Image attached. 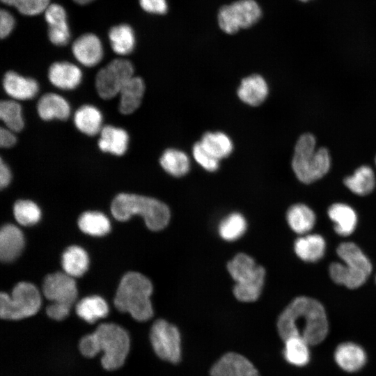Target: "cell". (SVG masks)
<instances>
[{"label": "cell", "instance_id": "6da1fadb", "mask_svg": "<svg viewBox=\"0 0 376 376\" xmlns=\"http://www.w3.org/2000/svg\"><path fill=\"white\" fill-rule=\"evenodd\" d=\"M276 328L282 340L299 337L311 346L322 343L329 331V320L322 304L315 299L295 298L280 313Z\"/></svg>", "mask_w": 376, "mask_h": 376}, {"label": "cell", "instance_id": "7a4b0ae2", "mask_svg": "<svg viewBox=\"0 0 376 376\" xmlns=\"http://www.w3.org/2000/svg\"><path fill=\"white\" fill-rule=\"evenodd\" d=\"M151 281L144 275L130 272L122 278L114 297L115 307L128 312L137 321H146L153 315L150 301Z\"/></svg>", "mask_w": 376, "mask_h": 376}, {"label": "cell", "instance_id": "3957f363", "mask_svg": "<svg viewBox=\"0 0 376 376\" xmlns=\"http://www.w3.org/2000/svg\"><path fill=\"white\" fill-rule=\"evenodd\" d=\"M113 216L119 221H126L132 215H141L147 227L159 230L167 226L171 213L164 203L144 196L120 194L113 200L111 207Z\"/></svg>", "mask_w": 376, "mask_h": 376}, {"label": "cell", "instance_id": "277c9868", "mask_svg": "<svg viewBox=\"0 0 376 376\" xmlns=\"http://www.w3.org/2000/svg\"><path fill=\"white\" fill-rule=\"evenodd\" d=\"M331 166V157L324 147L316 148V139L310 133L299 136L292 159V170L299 181L305 184L324 176Z\"/></svg>", "mask_w": 376, "mask_h": 376}, {"label": "cell", "instance_id": "5b68a950", "mask_svg": "<svg viewBox=\"0 0 376 376\" xmlns=\"http://www.w3.org/2000/svg\"><path fill=\"white\" fill-rule=\"evenodd\" d=\"M337 254L344 263H332L330 276L335 283L350 289L361 286L372 271V265L361 249L353 242H343L337 248Z\"/></svg>", "mask_w": 376, "mask_h": 376}, {"label": "cell", "instance_id": "8992f818", "mask_svg": "<svg viewBox=\"0 0 376 376\" xmlns=\"http://www.w3.org/2000/svg\"><path fill=\"white\" fill-rule=\"evenodd\" d=\"M228 271L236 282L233 294L243 302L257 300L264 284L265 270L256 265L253 258L245 253L237 254L228 262Z\"/></svg>", "mask_w": 376, "mask_h": 376}, {"label": "cell", "instance_id": "52a82bcc", "mask_svg": "<svg viewBox=\"0 0 376 376\" xmlns=\"http://www.w3.org/2000/svg\"><path fill=\"white\" fill-rule=\"evenodd\" d=\"M100 347L103 352L101 358L102 367L113 370L120 367L126 358L130 347V338L127 331L113 323H102L94 331Z\"/></svg>", "mask_w": 376, "mask_h": 376}, {"label": "cell", "instance_id": "ba28073f", "mask_svg": "<svg viewBox=\"0 0 376 376\" xmlns=\"http://www.w3.org/2000/svg\"><path fill=\"white\" fill-rule=\"evenodd\" d=\"M41 299L38 289L31 283L19 282L11 295L0 294V317L6 320H20L36 314Z\"/></svg>", "mask_w": 376, "mask_h": 376}, {"label": "cell", "instance_id": "9c48e42d", "mask_svg": "<svg viewBox=\"0 0 376 376\" xmlns=\"http://www.w3.org/2000/svg\"><path fill=\"white\" fill-rule=\"evenodd\" d=\"M261 16V10L254 0H239L222 6L218 13L220 29L228 34H233L240 29L256 24Z\"/></svg>", "mask_w": 376, "mask_h": 376}, {"label": "cell", "instance_id": "30bf717a", "mask_svg": "<svg viewBox=\"0 0 376 376\" xmlns=\"http://www.w3.org/2000/svg\"><path fill=\"white\" fill-rule=\"evenodd\" d=\"M134 76L132 63L124 58H116L101 68L95 77L99 96L110 100L119 94L123 86Z\"/></svg>", "mask_w": 376, "mask_h": 376}, {"label": "cell", "instance_id": "8fae6325", "mask_svg": "<svg viewBox=\"0 0 376 376\" xmlns=\"http://www.w3.org/2000/svg\"><path fill=\"white\" fill-rule=\"evenodd\" d=\"M151 345L162 360L177 363L181 359V336L178 327L165 320L159 319L150 332Z\"/></svg>", "mask_w": 376, "mask_h": 376}, {"label": "cell", "instance_id": "7c38bea8", "mask_svg": "<svg viewBox=\"0 0 376 376\" xmlns=\"http://www.w3.org/2000/svg\"><path fill=\"white\" fill-rule=\"evenodd\" d=\"M42 292L52 304L71 308L77 297L75 280L66 273L56 272L47 275L42 285Z\"/></svg>", "mask_w": 376, "mask_h": 376}, {"label": "cell", "instance_id": "4fadbf2b", "mask_svg": "<svg viewBox=\"0 0 376 376\" xmlns=\"http://www.w3.org/2000/svg\"><path fill=\"white\" fill-rule=\"evenodd\" d=\"M210 376H260L254 365L243 355L228 352L212 366Z\"/></svg>", "mask_w": 376, "mask_h": 376}, {"label": "cell", "instance_id": "5bb4252c", "mask_svg": "<svg viewBox=\"0 0 376 376\" xmlns=\"http://www.w3.org/2000/svg\"><path fill=\"white\" fill-rule=\"evenodd\" d=\"M334 360L342 370L354 373L363 368L368 361L365 349L352 341L339 343L334 352Z\"/></svg>", "mask_w": 376, "mask_h": 376}, {"label": "cell", "instance_id": "9a60e30c", "mask_svg": "<svg viewBox=\"0 0 376 376\" xmlns=\"http://www.w3.org/2000/svg\"><path fill=\"white\" fill-rule=\"evenodd\" d=\"M72 51L75 58L86 67L97 65L103 57V47L99 38L93 33H85L77 38Z\"/></svg>", "mask_w": 376, "mask_h": 376}, {"label": "cell", "instance_id": "2e32d148", "mask_svg": "<svg viewBox=\"0 0 376 376\" xmlns=\"http://www.w3.org/2000/svg\"><path fill=\"white\" fill-rule=\"evenodd\" d=\"M2 85L6 94L15 100H31L39 91V84L36 79L14 71H8L4 75Z\"/></svg>", "mask_w": 376, "mask_h": 376}, {"label": "cell", "instance_id": "e0dca14e", "mask_svg": "<svg viewBox=\"0 0 376 376\" xmlns=\"http://www.w3.org/2000/svg\"><path fill=\"white\" fill-rule=\"evenodd\" d=\"M47 76L51 84L55 87L62 90H72L80 84L82 72L73 63L59 61L50 65Z\"/></svg>", "mask_w": 376, "mask_h": 376}, {"label": "cell", "instance_id": "ac0fdd59", "mask_svg": "<svg viewBox=\"0 0 376 376\" xmlns=\"http://www.w3.org/2000/svg\"><path fill=\"white\" fill-rule=\"evenodd\" d=\"M238 97L245 104L256 107L267 98L269 87L265 79L259 75H252L243 79L237 89Z\"/></svg>", "mask_w": 376, "mask_h": 376}, {"label": "cell", "instance_id": "d6986e66", "mask_svg": "<svg viewBox=\"0 0 376 376\" xmlns=\"http://www.w3.org/2000/svg\"><path fill=\"white\" fill-rule=\"evenodd\" d=\"M37 112L44 120H65L70 115L68 102L58 94L47 93L40 97L37 103Z\"/></svg>", "mask_w": 376, "mask_h": 376}, {"label": "cell", "instance_id": "ffe728a7", "mask_svg": "<svg viewBox=\"0 0 376 376\" xmlns=\"http://www.w3.org/2000/svg\"><path fill=\"white\" fill-rule=\"evenodd\" d=\"M24 245L22 231L13 224L2 226L0 231V258L8 263L16 259L21 253Z\"/></svg>", "mask_w": 376, "mask_h": 376}, {"label": "cell", "instance_id": "44dd1931", "mask_svg": "<svg viewBox=\"0 0 376 376\" xmlns=\"http://www.w3.org/2000/svg\"><path fill=\"white\" fill-rule=\"evenodd\" d=\"M97 145L100 150L117 156L125 153L128 148L129 135L120 127L106 125L100 131Z\"/></svg>", "mask_w": 376, "mask_h": 376}, {"label": "cell", "instance_id": "7402d4cb", "mask_svg": "<svg viewBox=\"0 0 376 376\" xmlns=\"http://www.w3.org/2000/svg\"><path fill=\"white\" fill-rule=\"evenodd\" d=\"M145 88L144 81L141 77L133 76L127 81L119 93L118 109L122 114H130L139 107Z\"/></svg>", "mask_w": 376, "mask_h": 376}, {"label": "cell", "instance_id": "603a6c76", "mask_svg": "<svg viewBox=\"0 0 376 376\" xmlns=\"http://www.w3.org/2000/svg\"><path fill=\"white\" fill-rule=\"evenodd\" d=\"M328 216L334 222V230L341 236L351 235L357 224V215L350 205L334 203L328 210Z\"/></svg>", "mask_w": 376, "mask_h": 376}, {"label": "cell", "instance_id": "cb8c5ba5", "mask_svg": "<svg viewBox=\"0 0 376 376\" xmlns=\"http://www.w3.org/2000/svg\"><path fill=\"white\" fill-rule=\"evenodd\" d=\"M74 123L78 130L88 136H94L102 129V114L95 106L84 104L74 114Z\"/></svg>", "mask_w": 376, "mask_h": 376}, {"label": "cell", "instance_id": "d4e9b609", "mask_svg": "<svg viewBox=\"0 0 376 376\" xmlns=\"http://www.w3.org/2000/svg\"><path fill=\"white\" fill-rule=\"evenodd\" d=\"M326 243L324 238L318 234H309L297 238L294 249L297 256L306 262H316L324 254Z\"/></svg>", "mask_w": 376, "mask_h": 376}, {"label": "cell", "instance_id": "484cf974", "mask_svg": "<svg viewBox=\"0 0 376 376\" xmlns=\"http://www.w3.org/2000/svg\"><path fill=\"white\" fill-rule=\"evenodd\" d=\"M283 343V356L289 364L301 368L309 363L311 346L308 343L299 337L289 338Z\"/></svg>", "mask_w": 376, "mask_h": 376}, {"label": "cell", "instance_id": "4316f807", "mask_svg": "<svg viewBox=\"0 0 376 376\" xmlns=\"http://www.w3.org/2000/svg\"><path fill=\"white\" fill-rule=\"evenodd\" d=\"M286 219L290 228L298 234L308 233L315 223L313 211L301 203L292 205L287 212Z\"/></svg>", "mask_w": 376, "mask_h": 376}, {"label": "cell", "instance_id": "83f0119b", "mask_svg": "<svg viewBox=\"0 0 376 376\" xmlns=\"http://www.w3.org/2000/svg\"><path fill=\"white\" fill-rule=\"evenodd\" d=\"M345 185L353 193L365 196L370 193L375 186V177L373 169L367 165L357 168L353 174L344 179Z\"/></svg>", "mask_w": 376, "mask_h": 376}, {"label": "cell", "instance_id": "f1b7e54d", "mask_svg": "<svg viewBox=\"0 0 376 376\" xmlns=\"http://www.w3.org/2000/svg\"><path fill=\"white\" fill-rule=\"evenodd\" d=\"M109 39L113 52L122 56L130 54L136 42L132 28L125 24L113 26L109 32Z\"/></svg>", "mask_w": 376, "mask_h": 376}, {"label": "cell", "instance_id": "f546056e", "mask_svg": "<svg viewBox=\"0 0 376 376\" xmlns=\"http://www.w3.org/2000/svg\"><path fill=\"white\" fill-rule=\"evenodd\" d=\"M88 263L87 253L78 246L68 247L62 256V266L65 273L72 277L83 275L88 269Z\"/></svg>", "mask_w": 376, "mask_h": 376}, {"label": "cell", "instance_id": "4dcf8cb0", "mask_svg": "<svg viewBox=\"0 0 376 376\" xmlns=\"http://www.w3.org/2000/svg\"><path fill=\"white\" fill-rule=\"evenodd\" d=\"M75 311L81 319L88 323H93L98 319L107 316L109 307L104 299L93 295L81 299L77 304Z\"/></svg>", "mask_w": 376, "mask_h": 376}, {"label": "cell", "instance_id": "1f68e13d", "mask_svg": "<svg viewBox=\"0 0 376 376\" xmlns=\"http://www.w3.org/2000/svg\"><path fill=\"white\" fill-rule=\"evenodd\" d=\"M163 169L175 177L186 175L190 169V161L187 155L175 148L166 149L159 159Z\"/></svg>", "mask_w": 376, "mask_h": 376}, {"label": "cell", "instance_id": "d6a6232c", "mask_svg": "<svg viewBox=\"0 0 376 376\" xmlns=\"http://www.w3.org/2000/svg\"><path fill=\"white\" fill-rule=\"evenodd\" d=\"M202 146L219 160L228 157L233 150V141L221 132H206L200 141Z\"/></svg>", "mask_w": 376, "mask_h": 376}, {"label": "cell", "instance_id": "836d02e7", "mask_svg": "<svg viewBox=\"0 0 376 376\" xmlns=\"http://www.w3.org/2000/svg\"><path fill=\"white\" fill-rule=\"evenodd\" d=\"M79 228L91 235H104L110 230V222L108 218L99 212H86L78 221Z\"/></svg>", "mask_w": 376, "mask_h": 376}, {"label": "cell", "instance_id": "e575fe53", "mask_svg": "<svg viewBox=\"0 0 376 376\" xmlns=\"http://www.w3.org/2000/svg\"><path fill=\"white\" fill-rule=\"evenodd\" d=\"M0 118L6 128L20 132L24 125L21 105L15 100H2L0 103Z\"/></svg>", "mask_w": 376, "mask_h": 376}, {"label": "cell", "instance_id": "d590c367", "mask_svg": "<svg viewBox=\"0 0 376 376\" xmlns=\"http://www.w3.org/2000/svg\"><path fill=\"white\" fill-rule=\"evenodd\" d=\"M246 229V221L240 213L234 212L225 217L219 224V235L226 241H233L240 237Z\"/></svg>", "mask_w": 376, "mask_h": 376}, {"label": "cell", "instance_id": "8d00e7d4", "mask_svg": "<svg viewBox=\"0 0 376 376\" xmlns=\"http://www.w3.org/2000/svg\"><path fill=\"white\" fill-rule=\"evenodd\" d=\"M13 212L17 222L24 226L36 224L41 216L38 206L29 200L17 201L14 205Z\"/></svg>", "mask_w": 376, "mask_h": 376}, {"label": "cell", "instance_id": "74e56055", "mask_svg": "<svg viewBox=\"0 0 376 376\" xmlns=\"http://www.w3.org/2000/svg\"><path fill=\"white\" fill-rule=\"evenodd\" d=\"M192 155L196 162L205 170L213 172L218 169L219 160L212 155L201 142H197L194 145Z\"/></svg>", "mask_w": 376, "mask_h": 376}, {"label": "cell", "instance_id": "f35d334b", "mask_svg": "<svg viewBox=\"0 0 376 376\" xmlns=\"http://www.w3.org/2000/svg\"><path fill=\"white\" fill-rule=\"evenodd\" d=\"M49 0H15L13 6L25 15H36L46 10Z\"/></svg>", "mask_w": 376, "mask_h": 376}, {"label": "cell", "instance_id": "ab89813d", "mask_svg": "<svg viewBox=\"0 0 376 376\" xmlns=\"http://www.w3.org/2000/svg\"><path fill=\"white\" fill-rule=\"evenodd\" d=\"M48 36L52 43L57 46L67 45L70 38L68 23L49 26Z\"/></svg>", "mask_w": 376, "mask_h": 376}, {"label": "cell", "instance_id": "60d3db41", "mask_svg": "<svg viewBox=\"0 0 376 376\" xmlns=\"http://www.w3.org/2000/svg\"><path fill=\"white\" fill-rule=\"evenodd\" d=\"M81 354L88 358L96 355L100 351L98 341L95 333L84 336L79 342Z\"/></svg>", "mask_w": 376, "mask_h": 376}, {"label": "cell", "instance_id": "b9f144b4", "mask_svg": "<svg viewBox=\"0 0 376 376\" xmlns=\"http://www.w3.org/2000/svg\"><path fill=\"white\" fill-rule=\"evenodd\" d=\"M45 18L48 26L67 23V15L65 9L56 3L49 4L45 11Z\"/></svg>", "mask_w": 376, "mask_h": 376}, {"label": "cell", "instance_id": "7bdbcfd3", "mask_svg": "<svg viewBox=\"0 0 376 376\" xmlns=\"http://www.w3.org/2000/svg\"><path fill=\"white\" fill-rule=\"evenodd\" d=\"M141 7L147 13L165 14L168 9L166 0H139Z\"/></svg>", "mask_w": 376, "mask_h": 376}, {"label": "cell", "instance_id": "ee69618b", "mask_svg": "<svg viewBox=\"0 0 376 376\" xmlns=\"http://www.w3.org/2000/svg\"><path fill=\"white\" fill-rule=\"evenodd\" d=\"M15 26V19L8 11L2 9L0 12V36L6 38Z\"/></svg>", "mask_w": 376, "mask_h": 376}, {"label": "cell", "instance_id": "f6af8a7d", "mask_svg": "<svg viewBox=\"0 0 376 376\" xmlns=\"http://www.w3.org/2000/svg\"><path fill=\"white\" fill-rule=\"evenodd\" d=\"M70 310L66 306L51 304L46 308V313L53 320H62L69 314Z\"/></svg>", "mask_w": 376, "mask_h": 376}, {"label": "cell", "instance_id": "bcb514c9", "mask_svg": "<svg viewBox=\"0 0 376 376\" xmlns=\"http://www.w3.org/2000/svg\"><path fill=\"white\" fill-rule=\"evenodd\" d=\"M17 142V138L14 132L6 127L0 130V146L1 148H11Z\"/></svg>", "mask_w": 376, "mask_h": 376}, {"label": "cell", "instance_id": "7dc6e473", "mask_svg": "<svg viewBox=\"0 0 376 376\" xmlns=\"http://www.w3.org/2000/svg\"><path fill=\"white\" fill-rule=\"evenodd\" d=\"M11 172L8 165L3 162V159L0 160V187L3 189L8 186L11 180Z\"/></svg>", "mask_w": 376, "mask_h": 376}, {"label": "cell", "instance_id": "c3c4849f", "mask_svg": "<svg viewBox=\"0 0 376 376\" xmlns=\"http://www.w3.org/2000/svg\"><path fill=\"white\" fill-rule=\"evenodd\" d=\"M75 2L79 3V4H86L92 1L93 0H73Z\"/></svg>", "mask_w": 376, "mask_h": 376}, {"label": "cell", "instance_id": "681fc988", "mask_svg": "<svg viewBox=\"0 0 376 376\" xmlns=\"http://www.w3.org/2000/svg\"><path fill=\"white\" fill-rule=\"evenodd\" d=\"M3 3L9 5V6H13L15 0H1Z\"/></svg>", "mask_w": 376, "mask_h": 376}, {"label": "cell", "instance_id": "f907efd6", "mask_svg": "<svg viewBox=\"0 0 376 376\" xmlns=\"http://www.w3.org/2000/svg\"><path fill=\"white\" fill-rule=\"evenodd\" d=\"M375 164H376V157H375Z\"/></svg>", "mask_w": 376, "mask_h": 376}, {"label": "cell", "instance_id": "816d5d0a", "mask_svg": "<svg viewBox=\"0 0 376 376\" xmlns=\"http://www.w3.org/2000/svg\"><path fill=\"white\" fill-rule=\"evenodd\" d=\"M301 1H307V0H301Z\"/></svg>", "mask_w": 376, "mask_h": 376}, {"label": "cell", "instance_id": "f5cc1de1", "mask_svg": "<svg viewBox=\"0 0 376 376\" xmlns=\"http://www.w3.org/2000/svg\"><path fill=\"white\" fill-rule=\"evenodd\" d=\"M376 280V279H375Z\"/></svg>", "mask_w": 376, "mask_h": 376}]
</instances>
